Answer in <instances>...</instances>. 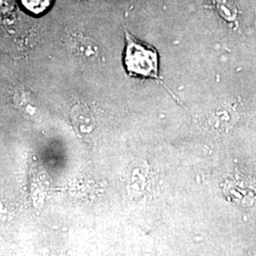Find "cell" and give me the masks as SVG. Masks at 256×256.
<instances>
[{
    "instance_id": "obj_1",
    "label": "cell",
    "mask_w": 256,
    "mask_h": 256,
    "mask_svg": "<svg viewBox=\"0 0 256 256\" xmlns=\"http://www.w3.org/2000/svg\"><path fill=\"white\" fill-rule=\"evenodd\" d=\"M124 62L128 74L134 77L158 79V55L153 46L138 41L126 32Z\"/></svg>"
},
{
    "instance_id": "obj_2",
    "label": "cell",
    "mask_w": 256,
    "mask_h": 256,
    "mask_svg": "<svg viewBox=\"0 0 256 256\" xmlns=\"http://www.w3.org/2000/svg\"><path fill=\"white\" fill-rule=\"evenodd\" d=\"M52 0H21L24 8L34 14H41L52 5Z\"/></svg>"
}]
</instances>
